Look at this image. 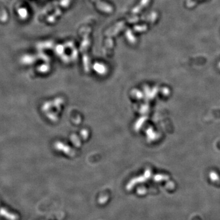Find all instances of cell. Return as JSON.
I'll return each mask as SVG.
<instances>
[{
	"label": "cell",
	"mask_w": 220,
	"mask_h": 220,
	"mask_svg": "<svg viewBox=\"0 0 220 220\" xmlns=\"http://www.w3.org/2000/svg\"><path fill=\"white\" fill-rule=\"evenodd\" d=\"M18 14H19V16L22 18H25L27 15H28V12H27V10L26 9H24V8H22V9H20L18 11Z\"/></svg>",
	"instance_id": "cell-1"
}]
</instances>
